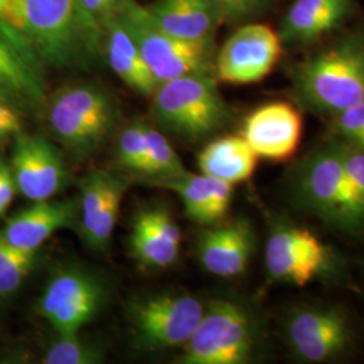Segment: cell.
Wrapping results in <instances>:
<instances>
[{
    "mask_svg": "<svg viewBox=\"0 0 364 364\" xmlns=\"http://www.w3.org/2000/svg\"><path fill=\"white\" fill-rule=\"evenodd\" d=\"M6 36L38 69L84 65L100 52L105 28L81 0H7Z\"/></svg>",
    "mask_w": 364,
    "mask_h": 364,
    "instance_id": "1",
    "label": "cell"
},
{
    "mask_svg": "<svg viewBox=\"0 0 364 364\" xmlns=\"http://www.w3.org/2000/svg\"><path fill=\"white\" fill-rule=\"evenodd\" d=\"M294 87L304 105L332 117L364 100V39L340 41L299 64Z\"/></svg>",
    "mask_w": 364,
    "mask_h": 364,
    "instance_id": "2",
    "label": "cell"
},
{
    "mask_svg": "<svg viewBox=\"0 0 364 364\" xmlns=\"http://www.w3.org/2000/svg\"><path fill=\"white\" fill-rule=\"evenodd\" d=\"M294 197L302 208L343 232H364V193L324 146L305 158L294 174Z\"/></svg>",
    "mask_w": 364,
    "mask_h": 364,
    "instance_id": "3",
    "label": "cell"
},
{
    "mask_svg": "<svg viewBox=\"0 0 364 364\" xmlns=\"http://www.w3.org/2000/svg\"><path fill=\"white\" fill-rule=\"evenodd\" d=\"M151 96V114L156 123L188 141L207 138L228 120V108L208 73L161 82Z\"/></svg>",
    "mask_w": 364,
    "mask_h": 364,
    "instance_id": "4",
    "label": "cell"
},
{
    "mask_svg": "<svg viewBox=\"0 0 364 364\" xmlns=\"http://www.w3.org/2000/svg\"><path fill=\"white\" fill-rule=\"evenodd\" d=\"M50 126L57 139L78 159L93 156L109 138L117 108L108 92L78 84L58 92L50 105Z\"/></svg>",
    "mask_w": 364,
    "mask_h": 364,
    "instance_id": "5",
    "label": "cell"
},
{
    "mask_svg": "<svg viewBox=\"0 0 364 364\" xmlns=\"http://www.w3.org/2000/svg\"><path fill=\"white\" fill-rule=\"evenodd\" d=\"M115 16L138 46L158 84L208 73L209 42L176 38L156 26L147 9L135 0H120Z\"/></svg>",
    "mask_w": 364,
    "mask_h": 364,
    "instance_id": "6",
    "label": "cell"
},
{
    "mask_svg": "<svg viewBox=\"0 0 364 364\" xmlns=\"http://www.w3.org/2000/svg\"><path fill=\"white\" fill-rule=\"evenodd\" d=\"M257 344V324L247 309L231 299H215L183 344V364H245Z\"/></svg>",
    "mask_w": 364,
    "mask_h": 364,
    "instance_id": "7",
    "label": "cell"
},
{
    "mask_svg": "<svg viewBox=\"0 0 364 364\" xmlns=\"http://www.w3.org/2000/svg\"><path fill=\"white\" fill-rule=\"evenodd\" d=\"M107 296L100 275L81 266H66L49 278L37 311L58 336L75 335L99 313Z\"/></svg>",
    "mask_w": 364,
    "mask_h": 364,
    "instance_id": "8",
    "label": "cell"
},
{
    "mask_svg": "<svg viewBox=\"0 0 364 364\" xmlns=\"http://www.w3.org/2000/svg\"><path fill=\"white\" fill-rule=\"evenodd\" d=\"M201 301L188 294H156L135 299L129 306L138 347L162 350L183 346L204 316Z\"/></svg>",
    "mask_w": 364,
    "mask_h": 364,
    "instance_id": "9",
    "label": "cell"
},
{
    "mask_svg": "<svg viewBox=\"0 0 364 364\" xmlns=\"http://www.w3.org/2000/svg\"><path fill=\"white\" fill-rule=\"evenodd\" d=\"M264 262L272 279L302 287L331 273L336 259L332 250L309 230L279 224L269 236Z\"/></svg>",
    "mask_w": 364,
    "mask_h": 364,
    "instance_id": "10",
    "label": "cell"
},
{
    "mask_svg": "<svg viewBox=\"0 0 364 364\" xmlns=\"http://www.w3.org/2000/svg\"><path fill=\"white\" fill-rule=\"evenodd\" d=\"M284 331L290 350L308 363L331 362L352 341L348 316L335 306H299L287 314Z\"/></svg>",
    "mask_w": 364,
    "mask_h": 364,
    "instance_id": "11",
    "label": "cell"
},
{
    "mask_svg": "<svg viewBox=\"0 0 364 364\" xmlns=\"http://www.w3.org/2000/svg\"><path fill=\"white\" fill-rule=\"evenodd\" d=\"M281 55V39L272 27L247 25L221 48L216 76L227 84H251L266 77Z\"/></svg>",
    "mask_w": 364,
    "mask_h": 364,
    "instance_id": "12",
    "label": "cell"
},
{
    "mask_svg": "<svg viewBox=\"0 0 364 364\" xmlns=\"http://www.w3.org/2000/svg\"><path fill=\"white\" fill-rule=\"evenodd\" d=\"M15 136L11 169L18 191L31 201L50 200L65 185L63 156L41 135L19 132Z\"/></svg>",
    "mask_w": 364,
    "mask_h": 364,
    "instance_id": "13",
    "label": "cell"
},
{
    "mask_svg": "<svg viewBox=\"0 0 364 364\" xmlns=\"http://www.w3.org/2000/svg\"><path fill=\"white\" fill-rule=\"evenodd\" d=\"M242 136L258 158L287 162L297 153L302 117L296 107L285 102L262 105L246 119Z\"/></svg>",
    "mask_w": 364,
    "mask_h": 364,
    "instance_id": "14",
    "label": "cell"
},
{
    "mask_svg": "<svg viewBox=\"0 0 364 364\" xmlns=\"http://www.w3.org/2000/svg\"><path fill=\"white\" fill-rule=\"evenodd\" d=\"M255 240L250 221H227L200 234L197 255L208 273L231 278L246 272L255 250Z\"/></svg>",
    "mask_w": 364,
    "mask_h": 364,
    "instance_id": "15",
    "label": "cell"
},
{
    "mask_svg": "<svg viewBox=\"0 0 364 364\" xmlns=\"http://www.w3.org/2000/svg\"><path fill=\"white\" fill-rule=\"evenodd\" d=\"M80 221L77 200L34 201L9 219L0 236L15 247L37 251L57 231L73 228Z\"/></svg>",
    "mask_w": 364,
    "mask_h": 364,
    "instance_id": "16",
    "label": "cell"
},
{
    "mask_svg": "<svg viewBox=\"0 0 364 364\" xmlns=\"http://www.w3.org/2000/svg\"><path fill=\"white\" fill-rule=\"evenodd\" d=\"M153 183L174 191L181 197L186 216L201 225L216 224L227 215L234 186L228 182L189 171Z\"/></svg>",
    "mask_w": 364,
    "mask_h": 364,
    "instance_id": "17",
    "label": "cell"
},
{
    "mask_svg": "<svg viewBox=\"0 0 364 364\" xmlns=\"http://www.w3.org/2000/svg\"><path fill=\"white\" fill-rule=\"evenodd\" d=\"M146 9L161 30L193 42H209L221 18L208 0H156Z\"/></svg>",
    "mask_w": 364,
    "mask_h": 364,
    "instance_id": "18",
    "label": "cell"
},
{
    "mask_svg": "<svg viewBox=\"0 0 364 364\" xmlns=\"http://www.w3.org/2000/svg\"><path fill=\"white\" fill-rule=\"evenodd\" d=\"M0 100L11 107H41L45 103L38 69L6 36H0Z\"/></svg>",
    "mask_w": 364,
    "mask_h": 364,
    "instance_id": "19",
    "label": "cell"
},
{
    "mask_svg": "<svg viewBox=\"0 0 364 364\" xmlns=\"http://www.w3.org/2000/svg\"><path fill=\"white\" fill-rule=\"evenodd\" d=\"M105 34L107 57L112 70L134 91L151 96L158 82L144 63L138 46L115 15L105 23Z\"/></svg>",
    "mask_w": 364,
    "mask_h": 364,
    "instance_id": "20",
    "label": "cell"
},
{
    "mask_svg": "<svg viewBox=\"0 0 364 364\" xmlns=\"http://www.w3.org/2000/svg\"><path fill=\"white\" fill-rule=\"evenodd\" d=\"M201 174L235 185L248 180L258 156L243 136H223L207 144L197 158Z\"/></svg>",
    "mask_w": 364,
    "mask_h": 364,
    "instance_id": "21",
    "label": "cell"
},
{
    "mask_svg": "<svg viewBox=\"0 0 364 364\" xmlns=\"http://www.w3.org/2000/svg\"><path fill=\"white\" fill-rule=\"evenodd\" d=\"M347 10V0H296L285 18L284 37L302 42L318 38L336 26Z\"/></svg>",
    "mask_w": 364,
    "mask_h": 364,
    "instance_id": "22",
    "label": "cell"
},
{
    "mask_svg": "<svg viewBox=\"0 0 364 364\" xmlns=\"http://www.w3.org/2000/svg\"><path fill=\"white\" fill-rule=\"evenodd\" d=\"M117 177L112 171L92 170L80 182V227L84 239L91 234Z\"/></svg>",
    "mask_w": 364,
    "mask_h": 364,
    "instance_id": "23",
    "label": "cell"
},
{
    "mask_svg": "<svg viewBox=\"0 0 364 364\" xmlns=\"http://www.w3.org/2000/svg\"><path fill=\"white\" fill-rule=\"evenodd\" d=\"M146 142H147V162L144 176H150L154 181H162L178 177L188 170L183 168L182 161L169 141L154 127L144 123Z\"/></svg>",
    "mask_w": 364,
    "mask_h": 364,
    "instance_id": "24",
    "label": "cell"
},
{
    "mask_svg": "<svg viewBox=\"0 0 364 364\" xmlns=\"http://www.w3.org/2000/svg\"><path fill=\"white\" fill-rule=\"evenodd\" d=\"M129 245L136 260L149 267H168L180 254V246L159 237L134 221Z\"/></svg>",
    "mask_w": 364,
    "mask_h": 364,
    "instance_id": "25",
    "label": "cell"
},
{
    "mask_svg": "<svg viewBox=\"0 0 364 364\" xmlns=\"http://www.w3.org/2000/svg\"><path fill=\"white\" fill-rule=\"evenodd\" d=\"M36 252L15 247L0 236V297H9L22 287L36 264Z\"/></svg>",
    "mask_w": 364,
    "mask_h": 364,
    "instance_id": "26",
    "label": "cell"
},
{
    "mask_svg": "<svg viewBox=\"0 0 364 364\" xmlns=\"http://www.w3.org/2000/svg\"><path fill=\"white\" fill-rule=\"evenodd\" d=\"M75 335H60L45 352V364H97L105 360L102 347Z\"/></svg>",
    "mask_w": 364,
    "mask_h": 364,
    "instance_id": "27",
    "label": "cell"
},
{
    "mask_svg": "<svg viewBox=\"0 0 364 364\" xmlns=\"http://www.w3.org/2000/svg\"><path fill=\"white\" fill-rule=\"evenodd\" d=\"M127 188H129L127 180L119 176L114 186L109 191L105 208L102 210L95 227L92 228L91 234L84 239L85 243L93 250L105 251V248L108 247L111 242V236L114 234V230L117 225L120 204Z\"/></svg>",
    "mask_w": 364,
    "mask_h": 364,
    "instance_id": "28",
    "label": "cell"
},
{
    "mask_svg": "<svg viewBox=\"0 0 364 364\" xmlns=\"http://www.w3.org/2000/svg\"><path fill=\"white\" fill-rule=\"evenodd\" d=\"M117 159L122 166L144 173L147 162L144 123L134 122L120 132L117 139Z\"/></svg>",
    "mask_w": 364,
    "mask_h": 364,
    "instance_id": "29",
    "label": "cell"
},
{
    "mask_svg": "<svg viewBox=\"0 0 364 364\" xmlns=\"http://www.w3.org/2000/svg\"><path fill=\"white\" fill-rule=\"evenodd\" d=\"M333 117L332 138L364 150V100Z\"/></svg>",
    "mask_w": 364,
    "mask_h": 364,
    "instance_id": "30",
    "label": "cell"
},
{
    "mask_svg": "<svg viewBox=\"0 0 364 364\" xmlns=\"http://www.w3.org/2000/svg\"><path fill=\"white\" fill-rule=\"evenodd\" d=\"M134 223L142 225L173 245L181 246V231L173 220L168 209L161 207L144 209L134 218Z\"/></svg>",
    "mask_w": 364,
    "mask_h": 364,
    "instance_id": "31",
    "label": "cell"
},
{
    "mask_svg": "<svg viewBox=\"0 0 364 364\" xmlns=\"http://www.w3.org/2000/svg\"><path fill=\"white\" fill-rule=\"evenodd\" d=\"M326 146L338 156L352 182L364 193V150L333 138L329 139Z\"/></svg>",
    "mask_w": 364,
    "mask_h": 364,
    "instance_id": "32",
    "label": "cell"
},
{
    "mask_svg": "<svg viewBox=\"0 0 364 364\" xmlns=\"http://www.w3.org/2000/svg\"><path fill=\"white\" fill-rule=\"evenodd\" d=\"M16 191L18 188L11 166L0 162V216L11 205Z\"/></svg>",
    "mask_w": 364,
    "mask_h": 364,
    "instance_id": "33",
    "label": "cell"
},
{
    "mask_svg": "<svg viewBox=\"0 0 364 364\" xmlns=\"http://www.w3.org/2000/svg\"><path fill=\"white\" fill-rule=\"evenodd\" d=\"M209 3L219 11L221 16H243L252 13L259 0H208Z\"/></svg>",
    "mask_w": 364,
    "mask_h": 364,
    "instance_id": "34",
    "label": "cell"
},
{
    "mask_svg": "<svg viewBox=\"0 0 364 364\" xmlns=\"http://www.w3.org/2000/svg\"><path fill=\"white\" fill-rule=\"evenodd\" d=\"M22 132V123L19 120H10L0 117V136H9V135H16Z\"/></svg>",
    "mask_w": 364,
    "mask_h": 364,
    "instance_id": "35",
    "label": "cell"
},
{
    "mask_svg": "<svg viewBox=\"0 0 364 364\" xmlns=\"http://www.w3.org/2000/svg\"><path fill=\"white\" fill-rule=\"evenodd\" d=\"M6 3H7V0H0V18L3 16V13H4V9H6Z\"/></svg>",
    "mask_w": 364,
    "mask_h": 364,
    "instance_id": "36",
    "label": "cell"
}]
</instances>
